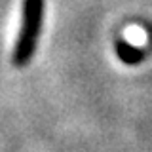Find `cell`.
Masks as SVG:
<instances>
[{"label":"cell","instance_id":"1","mask_svg":"<svg viewBox=\"0 0 152 152\" xmlns=\"http://www.w3.org/2000/svg\"><path fill=\"white\" fill-rule=\"evenodd\" d=\"M42 13H44V0H25L23 2L21 28L13 48V65L25 66L32 59L36 50V42L42 28Z\"/></svg>","mask_w":152,"mask_h":152},{"label":"cell","instance_id":"2","mask_svg":"<svg viewBox=\"0 0 152 152\" xmlns=\"http://www.w3.org/2000/svg\"><path fill=\"white\" fill-rule=\"evenodd\" d=\"M116 50H118V55H120L126 63H137L139 57H141L139 51H137L131 44H126V42H118Z\"/></svg>","mask_w":152,"mask_h":152}]
</instances>
